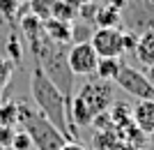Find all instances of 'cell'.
<instances>
[{
    "label": "cell",
    "mask_w": 154,
    "mask_h": 150,
    "mask_svg": "<svg viewBox=\"0 0 154 150\" xmlns=\"http://www.w3.org/2000/svg\"><path fill=\"white\" fill-rule=\"evenodd\" d=\"M30 95L35 99V109L62 134L64 139H74L78 136V129L71 125L69 120V99L51 78L46 76V72L39 65H35L30 74Z\"/></svg>",
    "instance_id": "cell-1"
},
{
    "label": "cell",
    "mask_w": 154,
    "mask_h": 150,
    "mask_svg": "<svg viewBox=\"0 0 154 150\" xmlns=\"http://www.w3.org/2000/svg\"><path fill=\"white\" fill-rule=\"evenodd\" d=\"M19 125V102L5 99L0 104V127H16Z\"/></svg>",
    "instance_id": "cell-12"
},
{
    "label": "cell",
    "mask_w": 154,
    "mask_h": 150,
    "mask_svg": "<svg viewBox=\"0 0 154 150\" xmlns=\"http://www.w3.org/2000/svg\"><path fill=\"white\" fill-rule=\"evenodd\" d=\"M51 19L71 23V21L76 19V9H74L71 5H67L64 0H58V2H55V7H53V12H51Z\"/></svg>",
    "instance_id": "cell-15"
},
{
    "label": "cell",
    "mask_w": 154,
    "mask_h": 150,
    "mask_svg": "<svg viewBox=\"0 0 154 150\" xmlns=\"http://www.w3.org/2000/svg\"><path fill=\"white\" fill-rule=\"evenodd\" d=\"M127 2H129V0H108V2H106V5H110V7H115L117 12H122L124 7H127Z\"/></svg>",
    "instance_id": "cell-20"
},
{
    "label": "cell",
    "mask_w": 154,
    "mask_h": 150,
    "mask_svg": "<svg viewBox=\"0 0 154 150\" xmlns=\"http://www.w3.org/2000/svg\"><path fill=\"white\" fill-rule=\"evenodd\" d=\"M44 23V35L58 46H69V42L74 39V26L67 21H55V19H46Z\"/></svg>",
    "instance_id": "cell-7"
},
{
    "label": "cell",
    "mask_w": 154,
    "mask_h": 150,
    "mask_svg": "<svg viewBox=\"0 0 154 150\" xmlns=\"http://www.w3.org/2000/svg\"><path fill=\"white\" fill-rule=\"evenodd\" d=\"M134 53L143 67H154V28H149L143 35H138Z\"/></svg>",
    "instance_id": "cell-9"
},
{
    "label": "cell",
    "mask_w": 154,
    "mask_h": 150,
    "mask_svg": "<svg viewBox=\"0 0 154 150\" xmlns=\"http://www.w3.org/2000/svg\"><path fill=\"white\" fill-rule=\"evenodd\" d=\"M2 102H5V97H2V92H0V104H2Z\"/></svg>",
    "instance_id": "cell-24"
},
{
    "label": "cell",
    "mask_w": 154,
    "mask_h": 150,
    "mask_svg": "<svg viewBox=\"0 0 154 150\" xmlns=\"http://www.w3.org/2000/svg\"><path fill=\"white\" fill-rule=\"evenodd\" d=\"M19 125L30 136L32 145L37 150H62V145L67 143V139L37 109H32L30 104H23V102H19Z\"/></svg>",
    "instance_id": "cell-2"
},
{
    "label": "cell",
    "mask_w": 154,
    "mask_h": 150,
    "mask_svg": "<svg viewBox=\"0 0 154 150\" xmlns=\"http://www.w3.org/2000/svg\"><path fill=\"white\" fill-rule=\"evenodd\" d=\"M99 62V56L94 53L90 42H78L67 49V69L76 76H92Z\"/></svg>",
    "instance_id": "cell-5"
},
{
    "label": "cell",
    "mask_w": 154,
    "mask_h": 150,
    "mask_svg": "<svg viewBox=\"0 0 154 150\" xmlns=\"http://www.w3.org/2000/svg\"><path fill=\"white\" fill-rule=\"evenodd\" d=\"M131 123L143 134H154V99H143L131 111Z\"/></svg>",
    "instance_id": "cell-8"
},
{
    "label": "cell",
    "mask_w": 154,
    "mask_h": 150,
    "mask_svg": "<svg viewBox=\"0 0 154 150\" xmlns=\"http://www.w3.org/2000/svg\"><path fill=\"white\" fill-rule=\"evenodd\" d=\"M115 83L120 85L124 92H129L131 97H136L138 102H143V99H154V83L143 72H138V69H134V67H129V65L120 67V74H117Z\"/></svg>",
    "instance_id": "cell-4"
},
{
    "label": "cell",
    "mask_w": 154,
    "mask_h": 150,
    "mask_svg": "<svg viewBox=\"0 0 154 150\" xmlns=\"http://www.w3.org/2000/svg\"><path fill=\"white\" fill-rule=\"evenodd\" d=\"M19 2H28V0H19Z\"/></svg>",
    "instance_id": "cell-25"
},
{
    "label": "cell",
    "mask_w": 154,
    "mask_h": 150,
    "mask_svg": "<svg viewBox=\"0 0 154 150\" xmlns=\"http://www.w3.org/2000/svg\"><path fill=\"white\" fill-rule=\"evenodd\" d=\"M14 67L16 65H14L9 58H0V92L9 85V81H12V76H14Z\"/></svg>",
    "instance_id": "cell-16"
},
{
    "label": "cell",
    "mask_w": 154,
    "mask_h": 150,
    "mask_svg": "<svg viewBox=\"0 0 154 150\" xmlns=\"http://www.w3.org/2000/svg\"><path fill=\"white\" fill-rule=\"evenodd\" d=\"M14 127H0V145L5 150H9V145H12V139H14Z\"/></svg>",
    "instance_id": "cell-19"
},
{
    "label": "cell",
    "mask_w": 154,
    "mask_h": 150,
    "mask_svg": "<svg viewBox=\"0 0 154 150\" xmlns=\"http://www.w3.org/2000/svg\"><path fill=\"white\" fill-rule=\"evenodd\" d=\"M55 2L58 0H28V5H30L28 12L32 16H37L39 21H46V19H51V12L55 7Z\"/></svg>",
    "instance_id": "cell-13"
},
{
    "label": "cell",
    "mask_w": 154,
    "mask_h": 150,
    "mask_svg": "<svg viewBox=\"0 0 154 150\" xmlns=\"http://www.w3.org/2000/svg\"><path fill=\"white\" fill-rule=\"evenodd\" d=\"M7 51H9V60H12L14 65H19L21 62V44H19V39L14 37V35L7 39Z\"/></svg>",
    "instance_id": "cell-18"
},
{
    "label": "cell",
    "mask_w": 154,
    "mask_h": 150,
    "mask_svg": "<svg viewBox=\"0 0 154 150\" xmlns=\"http://www.w3.org/2000/svg\"><path fill=\"white\" fill-rule=\"evenodd\" d=\"M0 150H5V148H2V145H0Z\"/></svg>",
    "instance_id": "cell-26"
},
{
    "label": "cell",
    "mask_w": 154,
    "mask_h": 150,
    "mask_svg": "<svg viewBox=\"0 0 154 150\" xmlns=\"http://www.w3.org/2000/svg\"><path fill=\"white\" fill-rule=\"evenodd\" d=\"M147 69H149V74H145V76H147L149 81H152V83H154V67H147Z\"/></svg>",
    "instance_id": "cell-23"
},
{
    "label": "cell",
    "mask_w": 154,
    "mask_h": 150,
    "mask_svg": "<svg viewBox=\"0 0 154 150\" xmlns=\"http://www.w3.org/2000/svg\"><path fill=\"white\" fill-rule=\"evenodd\" d=\"M21 12H23V9H21L19 0H0V16H2L7 23L14 26V21H19Z\"/></svg>",
    "instance_id": "cell-14"
},
{
    "label": "cell",
    "mask_w": 154,
    "mask_h": 150,
    "mask_svg": "<svg viewBox=\"0 0 154 150\" xmlns=\"http://www.w3.org/2000/svg\"><path fill=\"white\" fill-rule=\"evenodd\" d=\"M120 21H122V12H117L115 7H110V5L97 7V12H94L97 28H117Z\"/></svg>",
    "instance_id": "cell-11"
},
{
    "label": "cell",
    "mask_w": 154,
    "mask_h": 150,
    "mask_svg": "<svg viewBox=\"0 0 154 150\" xmlns=\"http://www.w3.org/2000/svg\"><path fill=\"white\" fill-rule=\"evenodd\" d=\"M99 58H120L124 53V30L117 28H97L90 39Z\"/></svg>",
    "instance_id": "cell-6"
},
{
    "label": "cell",
    "mask_w": 154,
    "mask_h": 150,
    "mask_svg": "<svg viewBox=\"0 0 154 150\" xmlns=\"http://www.w3.org/2000/svg\"><path fill=\"white\" fill-rule=\"evenodd\" d=\"M120 67H122V60L120 58H99L94 74L103 83H115L117 74H120Z\"/></svg>",
    "instance_id": "cell-10"
},
{
    "label": "cell",
    "mask_w": 154,
    "mask_h": 150,
    "mask_svg": "<svg viewBox=\"0 0 154 150\" xmlns=\"http://www.w3.org/2000/svg\"><path fill=\"white\" fill-rule=\"evenodd\" d=\"M32 148V141L30 136H28L23 129L14 132V139H12V145H9V150H30Z\"/></svg>",
    "instance_id": "cell-17"
},
{
    "label": "cell",
    "mask_w": 154,
    "mask_h": 150,
    "mask_svg": "<svg viewBox=\"0 0 154 150\" xmlns=\"http://www.w3.org/2000/svg\"><path fill=\"white\" fill-rule=\"evenodd\" d=\"M64 2H67V5H71L74 9H78L81 5H88V2H94V0H64Z\"/></svg>",
    "instance_id": "cell-21"
},
{
    "label": "cell",
    "mask_w": 154,
    "mask_h": 150,
    "mask_svg": "<svg viewBox=\"0 0 154 150\" xmlns=\"http://www.w3.org/2000/svg\"><path fill=\"white\" fill-rule=\"evenodd\" d=\"M76 97L85 104V109L90 111L92 120H94L97 116H101V113L108 111L110 102H113V92H110V85L108 83H103V81L97 78V81L85 83Z\"/></svg>",
    "instance_id": "cell-3"
},
{
    "label": "cell",
    "mask_w": 154,
    "mask_h": 150,
    "mask_svg": "<svg viewBox=\"0 0 154 150\" xmlns=\"http://www.w3.org/2000/svg\"><path fill=\"white\" fill-rule=\"evenodd\" d=\"M62 150H85L83 145H78L76 141H67V143L62 145Z\"/></svg>",
    "instance_id": "cell-22"
}]
</instances>
